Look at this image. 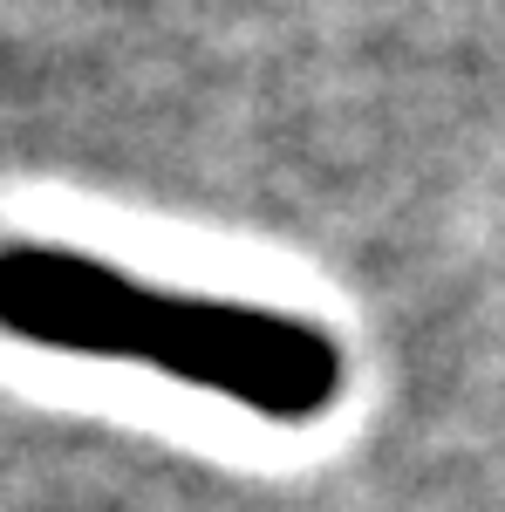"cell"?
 <instances>
[{"mask_svg":"<svg viewBox=\"0 0 505 512\" xmlns=\"http://www.w3.org/2000/svg\"><path fill=\"white\" fill-rule=\"evenodd\" d=\"M0 335L89 362H137L267 424H321L349 390V355L321 321L171 294L76 246L35 239L0 246Z\"/></svg>","mask_w":505,"mask_h":512,"instance_id":"1","label":"cell"}]
</instances>
